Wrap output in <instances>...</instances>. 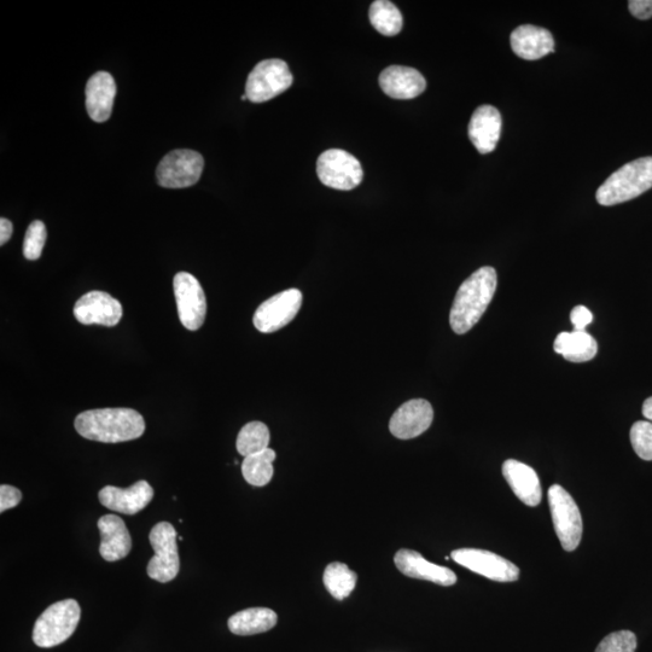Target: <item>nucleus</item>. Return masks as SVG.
<instances>
[{"mask_svg": "<svg viewBox=\"0 0 652 652\" xmlns=\"http://www.w3.org/2000/svg\"><path fill=\"white\" fill-rule=\"evenodd\" d=\"M369 16L371 25L383 36H397L403 29V14L388 0H376V2L372 3Z\"/></svg>", "mask_w": 652, "mask_h": 652, "instance_id": "a878e982", "label": "nucleus"}, {"mask_svg": "<svg viewBox=\"0 0 652 652\" xmlns=\"http://www.w3.org/2000/svg\"><path fill=\"white\" fill-rule=\"evenodd\" d=\"M22 499V493L19 488L2 485L0 486V512L7 511L19 505Z\"/></svg>", "mask_w": 652, "mask_h": 652, "instance_id": "2f4dec72", "label": "nucleus"}, {"mask_svg": "<svg viewBox=\"0 0 652 652\" xmlns=\"http://www.w3.org/2000/svg\"><path fill=\"white\" fill-rule=\"evenodd\" d=\"M497 271L485 266L475 271L463 282L454 298L450 313V324L454 333L467 334L479 323L496 294Z\"/></svg>", "mask_w": 652, "mask_h": 652, "instance_id": "f257e3e1", "label": "nucleus"}, {"mask_svg": "<svg viewBox=\"0 0 652 652\" xmlns=\"http://www.w3.org/2000/svg\"><path fill=\"white\" fill-rule=\"evenodd\" d=\"M358 575L347 564L334 562L325 568L323 581L325 589L339 601L347 598L357 585Z\"/></svg>", "mask_w": 652, "mask_h": 652, "instance_id": "bb28decb", "label": "nucleus"}, {"mask_svg": "<svg viewBox=\"0 0 652 652\" xmlns=\"http://www.w3.org/2000/svg\"><path fill=\"white\" fill-rule=\"evenodd\" d=\"M149 540L155 556L148 563L150 579L170 582L177 578L180 569L178 534L170 522H160L151 529Z\"/></svg>", "mask_w": 652, "mask_h": 652, "instance_id": "39448f33", "label": "nucleus"}, {"mask_svg": "<svg viewBox=\"0 0 652 652\" xmlns=\"http://www.w3.org/2000/svg\"><path fill=\"white\" fill-rule=\"evenodd\" d=\"M394 563L401 573L412 579L432 581L441 586H452L457 582V576L451 569L430 563L421 553L413 550H399Z\"/></svg>", "mask_w": 652, "mask_h": 652, "instance_id": "dca6fc26", "label": "nucleus"}, {"mask_svg": "<svg viewBox=\"0 0 652 652\" xmlns=\"http://www.w3.org/2000/svg\"><path fill=\"white\" fill-rule=\"evenodd\" d=\"M631 14L639 20H648L652 17V0H631L628 2Z\"/></svg>", "mask_w": 652, "mask_h": 652, "instance_id": "72a5a7b5", "label": "nucleus"}, {"mask_svg": "<svg viewBox=\"0 0 652 652\" xmlns=\"http://www.w3.org/2000/svg\"><path fill=\"white\" fill-rule=\"evenodd\" d=\"M652 188V156L622 166L599 186V205L611 207L636 199Z\"/></svg>", "mask_w": 652, "mask_h": 652, "instance_id": "7ed1b4c3", "label": "nucleus"}, {"mask_svg": "<svg viewBox=\"0 0 652 652\" xmlns=\"http://www.w3.org/2000/svg\"><path fill=\"white\" fill-rule=\"evenodd\" d=\"M120 302L104 291H90L81 296L74 306V316L84 325H102L113 328L122 318Z\"/></svg>", "mask_w": 652, "mask_h": 652, "instance_id": "4468645a", "label": "nucleus"}, {"mask_svg": "<svg viewBox=\"0 0 652 652\" xmlns=\"http://www.w3.org/2000/svg\"><path fill=\"white\" fill-rule=\"evenodd\" d=\"M293 85V74L282 60H265L249 74L246 95L253 103H264L282 95Z\"/></svg>", "mask_w": 652, "mask_h": 652, "instance_id": "6e6552de", "label": "nucleus"}, {"mask_svg": "<svg viewBox=\"0 0 652 652\" xmlns=\"http://www.w3.org/2000/svg\"><path fill=\"white\" fill-rule=\"evenodd\" d=\"M100 502L109 510L136 515L147 508L154 498V489L147 481H138L128 488L107 486L100 491Z\"/></svg>", "mask_w": 652, "mask_h": 652, "instance_id": "2eb2a0df", "label": "nucleus"}, {"mask_svg": "<svg viewBox=\"0 0 652 652\" xmlns=\"http://www.w3.org/2000/svg\"><path fill=\"white\" fill-rule=\"evenodd\" d=\"M116 95L115 80L107 72H98L86 85V109L95 122H106L112 115Z\"/></svg>", "mask_w": 652, "mask_h": 652, "instance_id": "412c9836", "label": "nucleus"}, {"mask_svg": "<svg viewBox=\"0 0 652 652\" xmlns=\"http://www.w3.org/2000/svg\"><path fill=\"white\" fill-rule=\"evenodd\" d=\"M570 320H572L574 330L585 331L587 325L592 323L593 314L585 306H576L572 313H570Z\"/></svg>", "mask_w": 652, "mask_h": 652, "instance_id": "473e14b6", "label": "nucleus"}, {"mask_svg": "<svg viewBox=\"0 0 652 652\" xmlns=\"http://www.w3.org/2000/svg\"><path fill=\"white\" fill-rule=\"evenodd\" d=\"M631 444L638 457L644 461H652V423H634L631 429Z\"/></svg>", "mask_w": 652, "mask_h": 652, "instance_id": "c756f323", "label": "nucleus"}, {"mask_svg": "<svg viewBox=\"0 0 652 652\" xmlns=\"http://www.w3.org/2000/svg\"><path fill=\"white\" fill-rule=\"evenodd\" d=\"M434 419L433 406L424 399H413L401 405L389 422V430L395 438L415 439L426 433Z\"/></svg>", "mask_w": 652, "mask_h": 652, "instance_id": "ddd939ff", "label": "nucleus"}, {"mask_svg": "<svg viewBox=\"0 0 652 652\" xmlns=\"http://www.w3.org/2000/svg\"><path fill=\"white\" fill-rule=\"evenodd\" d=\"M380 86L395 100H412L426 90L427 81L415 68L390 66L381 73Z\"/></svg>", "mask_w": 652, "mask_h": 652, "instance_id": "a211bd4d", "label": "nucleus"}, {"mask_svg": "<svg viewBox=\"0 0 652 652\" xmlns=\"http://www.w3.org/2000/svg\"><path fill=\"white\" fill-rule=\"evenodd\" d=\"M452 560L471 572L499 582H512L520 578L516 564L496 553L479 549H459L451 553Z\"/></svg>", "mask_w": 652, "mask_h": 652, "instance_id": "f8f14e48", "label": "nucleus"}, {"mask_svg": "<svg viewBox=\"0 0 652 652\" xmlns=\"http://www.w3.org/2000/svg\"><path fill=\"white\" fill-rule=\"evenodd\" d=\"M75 429L87 440L118 444L141 438L145 422L141 413L132 409H100L80 413Z\"/></svg>", "mask_w": 652, "mask_h": 652, "instance_id": "f03ea898", "label": "nucleus"}, {"mask_svg": "<svg viewBox=\"0 0 652 652\" xmlns=\"http://www.w3.org/2000/svg\"><path fill=\"white\" fill-rule=\"evenodd\" d=\"M180 322L186 329L196 331L205 323L207 300L197 279L188 272H179L173 281Z\"/></svg>", "mask_w": 652, "mask_h": 652, "instance_id": "9d476101", "label": "nucleus"}, {"mask_svg": "<svg viewBox=\"0 0 652 652\" xmlns=\"http://www.w3.org/2000/svg\"><path fill=\"white\" fill-rule=\"evenodd\" d=\"M277 454L271 448L267 450L253 454L244 458L242 463V474L244 480H246L249 485L256 487H264L269 485L272 480L273 473V462L276 461Z\"/></svg>", "mask_w": 652, "mask_h": 652, "instance_id": "393cba45", "label": "nucleus"}, {"mask_svg": "<svg viewBox=\"0 0 652 652\" xmlns=\"http://www.w3.org/2000/svg\"><path fill=\"white\" fill-rule=\"evenodd\" d=\"M13 231L14 227L11 221L5 218L0 219V244L2 246L10 240Z\"/></svg>", "mask_w": 652, "mask_h": 652, "instance_id": "f704fd0d", "label": "nucleus"}, {"mask_svg": "<svg viewBox=\"0 0 652 652\" xmlns=\"http://www.w3.org/2000/svg\"><path fill=\"white\" fill-rule=\"evenodd\" d=\"M48 237L46 227L43 221H33L26 232L25 241H23V255L28 260H38L42 256L43 249Z\"/></svg>", "mask_w": 652, "mask_h": 652, "instance_id": "c85d7f7f", "label": "nucleus"}, {"mask_svg": "<svg viewBox=\"0 0 652 652\" xmlns=\"http://www.w3.org/2000/svg\"><path fill=\"white\" fill-rule=\"evenodd\" d=\"M317 174L325 186L349 191L362 184L364 170L357 157L341 149L324 151L317 161Z\"/></svg>", "mask_w": 652, "mask_h": 652, "instance_id": "0eeeda50", "label": "nucleus"}, {"mask_svg": "<svg viewBox=\"0 0 652 652\" xmlns=\"http://www.w3.org/2000/svg\"><path fill=\"white\" fill-rule=\"evenodd\" d=\"M511 49L518 57L537 61L555 51V40L545 28L525 25L511 33Z\"/></svg>", "mask_w": 652, "mask_h": 652, "instance_id": "6ab92c4d", "label": "nucleus"}, {"mask_svg": "<svg viewBox=\"0 0 652 652\" xmlns=\"http://www.w3.org/2000/svg\"><path fill=\"white\" fill-rule=\"evenodd\" d=\"M98 529L101 533L100 553L103 560L116 562L128 556L132 549L130 532L116 515H106L98 521Z\"/></svg>", "mask_w": 652, "mask_h": 652, "instance_id": "aec40b11", "label": "nucleus"}, {"mask_svg": "<svg viewBox=\"0 0 652 652\" xmlns=\"http://www.w3.org/2000/svg\"><path fill=\"white\" fill-rule=\"evenodd\" d=\"M203 167L205 160L197 151L174 150L163 157L157 167V182L168 189L189 188L199 182Z\"/></svg>", "mask_w": 652, "mask_h": 652, "instance_id": "1a4fd4ad", "label": "nucleus"}, {"mask_svg": "<svg viewBox=\"0 0 652 652\" xmlns=\"http://www.w3.org/2000/svg\"><path fill=\"white\" fill-rule=\"evenodd\" d=\"M302 305L299 289H289L273 295L254 314V326L263 334H272L293 322Z\"/></svg>", "mask_w": 652, "mask_h": 652, "instance_id": "9b49d317", "label": "nucleus"}, {"mask_svg": "<svg viewBox=\"0 0 652 652\" xmlns=\"http://www.w3.org/2000/svg\"><path fill=\"white\" fill-rule=\"evenodd\" d=\"M637 637L631 631L610 633L598 644L595 652H636Z\"/></svg>", "mask_w": 652, "mask_h": 652, "instance_id": "7c9ffc66", "label": "nucleus"}, {"mask_svg": "<svg viewBox=\"0 0 652 652\" xmlns=\"http://www.w3.org/2000/svg\"><path fill=\"white\" fill-rule=\"evenodd\" d=\"M643 416L648 419V421H652V397L644 401Z\"/></svg>", "mask_w": 652, "mask_h": 652, "instance_id": "c9c22d12", "label": "nucleus"}, {"mask_svg": "<svg viewBox=\"0 0 652 652\" xmlns=\"http://www.w3.org/2000/svg\"><path fill=\"white\" fill-rule=\"evenodd\" d=\"M503 475L516 497L528 506H537L543 498L539 476L527 464L509 459L503 464Z\"/></svg>", "mask_w": 652, "mask_h": 652, "instance_id": "4be33fe9", "label": "nucleus"}, {"mask_svg": "<svg viewBox=\"0 0 652 652\" xmlns=\"http://www.w3.org/2000/svg\"><path fill=\"white\" fill-rule=\"evenodd\" d=\"M549 505L553 527L564 550L572 552L582 538V517L572 496L560 485L549 489Z\"/></svg>", "mask_w": 652, "mask_h": 652, "instance_id": "423d86ee", "label": "nucleus"}, {"mask_svg": "<svg viewBox=\"0 0 652 652\" xmlns=\"http://www.w3.org/2000/svg\"><path fill=\"white\" fill-rule=\"evenodd\" d=\"M502 115L493 106H481L471 116L469 138L480 154H489L496 149L502 136Z\"/></svg>", "mask_w": 652, "mask_h": 652, "instance_id": "f3484780", "label": "nucleus"}, {"mask_svg": "<svg viewBox=\"0 0 652 652\" xmlns=\"http://www.w3.org/2000/svg\"><path fill=\"white\" fill-rule=\"evenodd\" d=\"M270 430L261 422H250L237 436L236 447L244 458L263 452L269 448Z\"/></svg>", "mask_w": 652, "mask_h": 652, "instance_id": "cd10ccee", "label": "nucleus"}, {"mask_svg": "<svg viewBox=\"0 0 652 652\" xmlns=\"http://www.w3.org/2000/svg\"><path fill=\"white\" fill-rule=\"evenodd\" d=\"M553 349L570 363H585L596 357L598 343L586 330H574L558 335Z\"/></svg>", "mask_w": 652, "mask_h": 652, "instance_id": "5701e85b", "label": "nucleus"}, {"mask_svg": "<svg viewBox=\"0 0 652 652\" xmlns=\"http://www.w3.org/2000/svg\"><path fill=\"white\" fill-rule=\"evenodd\" d=\"M80 616V605L75 599L50 605L34 625V644L48 649L66 642L77 630Z\"/></svg>", "mask_w": 652, "mask_h": 652, "instance_id": "20e7f679", "label": "nucleus"}, {"mask_svg": "<svg viewBox=\"0 0 652 652\" xmlns=\"http://www.w3.org/2000/svg\"><path fill=\"white\" fill-rule=\"evenodd\" d=\"M277 622L275 611L269 608H250L232 615L227 625L236 636H253L272 630Z\"/></svg>", "mask_w": 652, "mask_h": 652, "instance_id": "b1692460", "label": "nucleus"}]
</instances>
